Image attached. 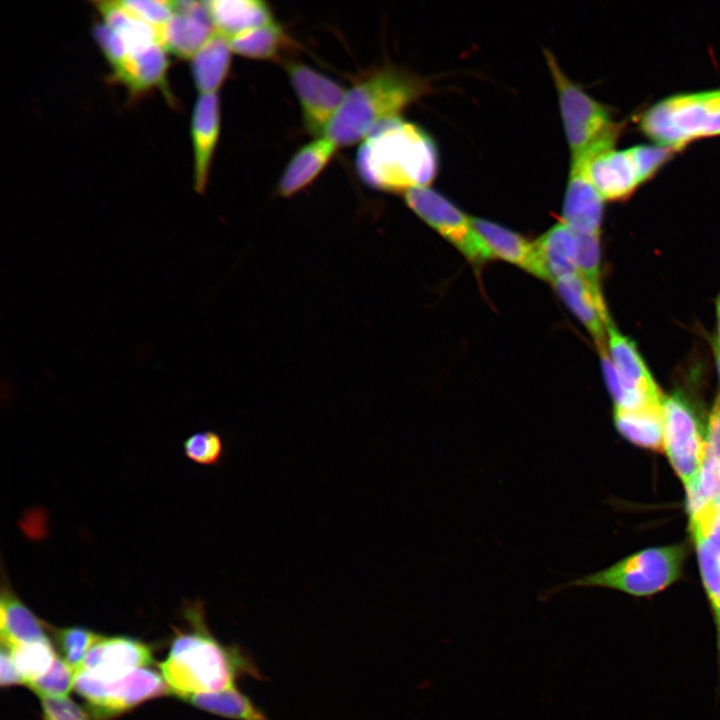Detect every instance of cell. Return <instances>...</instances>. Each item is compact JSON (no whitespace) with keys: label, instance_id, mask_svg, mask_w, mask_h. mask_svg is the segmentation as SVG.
<instances>
[{"label":"cell","instance_id":"1","mask_svg":"<svg viewBox=\"0 0 720 720\" xmlns=\"http://www.w3.org/2000/svg\"><path fill=\"white\" fill-rule=\"evenodd\" d=\"M195 629L179 634L172 642L161 674L170 693L190 696L217 692L235 686L243 677L262 679L253 660L239 647L225 646L207 630L201 603L187 607Z\"/></svg>","mask_w":720,"mask_h":720},{"label":"cell","instance_id":"2","mask_svg":"<svg viewBox=\"0 0 720 720\" xmlns=\"http://www.w3.org/2000/svg\"><path fill=\"white\" fill-rule=\"evenodd\" d=\"M356 170L369 187L404 192L429 187L438 171L433 139L418 125L401 117L377 126L357 150Z\"/></svg>","mask_w":720,"mask_h":720},{"label":"cell","instance_id":"3","mask_svg":"<svg viewBox=\"0 0 720 720\" xmlns=\"http://www.w3.org/2000/svg\"><path fill=\"white\" fill-rule=\"evenodd\" d=\"M428 88L426 80L411 72L379 69L347 90L324 136L337 147L354 145L380 124L400 117Z\"/></svg>","mask_w":720,"mask_h":720},{"label":"cell","instance_id":"4","mask_svg":"<svg viewBox=\"0 0 720 720\" xmlns=\"http://www.w3.org/2000/svg\"><path fill=\"white\" fill-rule=\"evenodd\" d=\"M638 126L654 144L678 152L694 141L720 136V88L665 97L639 115Z\"/></svg>","mask_w":720,"mask_h":720},{"label":"cell","instance_id":"5","mask_svg":"<svg viewBox=\"0 0 720 720\" xmlns=\"http://www.w3.org/2000/svg\"><path fill=\"white\" fill-rule=\"evenodd\" d=\"M560 107L571 158L594 156L615 147L623 130L609 107L590 96L562 70L549 50H544Z\"/></svg>","mask_w":720,"mask_h":720},{"label":"cell","instance_id":"6","mask_svg":"<svg viewBox=\"0 0 720 720\" xmlns=\"http://www.w3.org/2000/svg\"><path fill=\"white\" fill-rule=\"evenodd\" d=\"M686 553L685 545L645 549L606 569L550 589L545 596L578 587H602L634 596H650L679 579Z\"/></svg>","mask_w":720,"mask_h":720},{"label":"cell","instance_id":"7","mask_svg":"<svg viewBox=\"0 0 720 720\" xmlns=\"http://www.w3.org/2000/svg\"><path fill=\"white\" fill-rule=\"evenodd\" d=\"M677 152L658 144H643L571 159L585 162L587 175L604 201H622L654 177Z\"/></svg>","mask_w":720,"mask_h":720},{"label":"cell","instance_id":"8","mask_svg":"<svg viewBox=\"0 0 720 720\" xmlns=\"http://www.w3.org/2000/svg\"><path fill=\"white\" fill-rule=\"evenodd\" d=\"M74 689L100 719L119 715L146 700L170 693L162 674L147 667L111 681L77 670Z\"/></svg>","mask_w":720,"mask_h":720},{"label":"cell","instance_id":"9","mask_svg":"<svg viewBox=\"0 0 720 720\" xmlns=\"http://www.w3.org/2000/svg\"><path fill=\"white\" fill-rule=\"evenodd\" d=\"M407 206L426 224L458 249L474 266L492 259L482 238L474 229L470 216L450 200L429 187L404 193Z\"/></svg>","mask_w":720,"mask_h":720},{"label":"cell","instance_id":"10","mask_svg":"<svg viewBox=\"0 0 720 720\" xmlns=\"http://www.w3.org/2000/svg\"><path fill=\"white\" fill-rule=\"evenodd\" d=\"M664 452L685 487L700 476L707 441L695 412L678 393L663 400Z\"/></svg>","mask_w":720,"mask_h":720},{"label":"cell","instance_id":"11","mask_svg":"<svg viewBox=\"0 0 720 720\" xmlns=\"http://www.w3.org/2000/svg\"><path fill=\"white\" fill-rule=\"evenodd\" d=\"M607 353L619 383L617 392L612 396L614 408L632 409L663 402L665 396L636 345L621 334L611 320L607 324Z\"/></svg>","mask_w":720,"mask_h":720},{"label":"cell","instance_id":"12","mask_svg":"<svg viewBox=\"0 0 720 720\" xmlns=\"http://www.w3.org/2000/svg\"><path fill=\"white\" fill-rule=\"evenodd\" d=\"M286 71L300 103L305 129L314 136L325 135L347 90L338 82L302 63L289 62L286 64Z\"/></svg>","mask_w":720,"mask_h":720},{"label":"cell","instance_id":"13","mask_svg":"<svg viewBox=\"0 0 720 720\" xmlns=\"http://www.w3.org/2000/svg\"><path fill=\"white\" fill-rule=\"evenodd\" d=\"M215 32L205 1H174V13L158 28V37L167 52L192 58Z\"/></svg>","mask_w":720,"mask_h":720},{"label":"cell","instance_id":"14","mask_svg":"<svg viewBox=\"0 0 720 720\" xmlns=\"http://www.w3.org/2000/svg\"><path fill=\"white\" fill-rule=\"evenodd\" d=\"M152 662L151 649L145 643L124 636H103L88 651L77 670L111 681Z\"/></svg>","mask_w":720,"mask_h":720},{"label":"cell","instance_id":"15","mask_svg":"<svg viewBox=\"0 0 720 720\" xmlns=\"http://www.w3.org/2000/svg\"><path fill=\"white\" fill-rule=\"evenodd\" d=\"M603 203L587 175L585 162L571 159L561 221L575 233L600 236Z\"/></svg>","mask_w":720,"mask_h":720},{"label":"cell","instance_id":"16","mask_svg":"<svg viewBox=\"0 0 720 720\" xmlns=\"http://www.w3.org/2000/svg\"><path fill=\"white\" fill-rule=\"evenodd\" d=\"M220 134V100L218 93L200 94L191 120L194 153V187L203 193L209 178L213 155Z\"/></svg>","mask_w":720,"mask_h":720},{"label":"cell","instance_id":"17","mask_svg":"<svg viewBox=\"0 0 720 720\" xmlns=\"http://www.w3.org/2000/svg\"><path fill=\"white\" fill-rule=\"evenodd\" d=\"M560 298L593 337L598 352L607 349V324L611 320L604 299L575 274L552 283Z\"/></svg>","mask_w":720,"mask_h":720},{"label":"cell","instance_id":"18","mask_svg":"<svg viewBox=\"0 0 720 720\" xmlns=\"http://www.w3.org/2000/svg\"><path fill=\"white\" fill-rule=\"evenodd\" d=\"M471 223L487 246L492 259L516 265L534 276L546 280V275L534 242L490 220L470 217Z\"/></svg>","mask_w":720,"mask_h":720},{"label":"cell","instance_id":"19","mask_svg":"<svg viewBox=\"0 0 720 720\" xmlns=\"http://www.w3.org/2000/svg\"><path fill=\"white\" fill-rule=\"evenodd\" d=\"M337 148L326 136L302 146L283 170L278 193L290 197L309 186L331 161Z\"/></svg>","mask_w":720,"mask_h":720},{"label":"cell","instance_id":"20","mask_svg":"<svg viewBox=\"0 0 720 720\" xmlns=\"http://www.w3.org/2000/svg\"><path fill=\"white\" fill-rule=\"evenodd\" d=\"M2 646H15L49 640L42 621L18 598L3 574L0 599Z\"/></svg>","mask_w":720,"mask_h":720},{"label":"cell","instance_id":"21","mask_svg":"<svg viewBox=\"0 0 720 720\" xmlns=\"http://www.w3.org/2000/svg\"><path fill=\"white\" fill-rule=\"evenodd\" d=\"M215 31L231 39L274 22L271 8L259 0L205 1Z\"/></svg>","mask_w":720,"mask_h":720},{"label":"cell","instance_id":"22","mask_svg":"<svg viewBox=\"0 0 720 720\" xmlns=\"http://www.w3.org/2000/svg\"><path fill=\"white\" fill-rule=\"evenodd\" d=\"M166 52L160 42L130 50L124 61L113 69L114 74L135 93L162 86L168 70Z\"/></svg>","mask_w":720,"mask_h":720},{"label":"cell","instance_id":"23","mask_svg":"<svg viewBox=\"0 0 720 720\" xmlns=\"http://www.w3.org/2000/svg\"><path fill=\"white\" fill-rule=\"evenodd\" d=\"M546 280L552 283L578 274L576 267L577 238L560 221L534 241Z\"/></svg>","mask_w":720,"mask_h":720},{"label":"cell","instance_id":"24","mask_svg":"<svg viewBox=\"0 0 720 720\" xmlns=\"http://www.w3.org/2000/svg\"><path fill=\"white\" fill-rule=\"evenodd\" d=\"M663 402L632 409L614 408L619 433L642 448L664 452Z\"/></svg>","mask_w":720,"mask_h":720},{"label":"cell","instance_id":"25","mask_svg":"<svg viewBox=\"0 0 720 720\" xmlns=\"http://www.w3.org/2000/svg\"><path fill=\"white\" fill-rule=\"evenodd\" d=\"M231 56L229 39L217 32L193 55L192 75L200 94L217 93L229 73Z\"/></svg>","mask_w":720,"mask_h":720},{"label":"cell","instance_id":"26","mask_svg":"<svg viewBox=\"0 0 720 720\" xmlns=\"http://www.w3.org/2000/svg\"><path fill=\"white\" fill-rule=\"evenodd\" d=\"M103 22L125 41L128 52L160 42L158 29L135 17L118 1H95Z\"/></svg>","mask_w":720,"mask_h":720},{"label":"cell","instance_id":"27","mask_svg":"<svg viewBox=\"0 0 720 720\" xmlns=\"http://www.w3.org/2000/svg\"><path fill=\"white\" fill-rule=\"evenodd\" d=\"M186 701L201 710L233 720H270L236 687L193 695Z\"/></svg>","mask_w":720,"mask_h":720},{"label":"cell","instance_id":"28","mask_svg":"<svg viewBox=\"0 0 720 720\" xmlns=\"http://www.w3.org/2000/svg\"><path fill=\"white\" fill-rule=\"evenodd\" d=\"M288 40L282 27L272 22L229 39V44L233 53L243 57L272 60L280 57L288 46Z\"/></svg>","mask_w":720,"mask_h":720},{"label":"cell","instance_id":"29","mask_svg":"<svg viewBox=\"0 0 720 720\" xmlns=\"http://www.w3.org/2000/svg\"><path fill=\"white\" fill-rule=\"evenodd\" d=\"M8 649L27 686L44 675L57 658L49 640L21 644Z\"/></svg>","mask_w":720,"mask_h":720},{"label":"cell","instance_id":"30","mask_svg":"<svg viewBox=\"0 0 720 720\" xmlns=\"http://www.w3.org/2000/svg\"><path fill=\"white\" fill-rule=\"evenodd\" d=\"M690 530L697 548L703 585L717 623L720 621V555L702 532Z\"/></svg>","mask_w":720,"mask_h":720},{"label":"cell","instance_id":"31","mask_svg":"<svg viewBox=\"0 0 720 720\" xmlns=\"http://www.w3.org/2000/svg\"><path fill=\"white\" fill-rule=\"evenodd\" d=\"M575 235L577 238L576 267L578 274L589 284L596 295L603 298L600 283V236L580 233H575Z\"/></svg>","mask_w":720,"mask_h":720},{"label":"cell","instance_id":"32","mask_svg":"<svg viewBox=\"0 0 720 720\" xmlns=\"http://www.w3.org/2000/svg\"><path fill=\"white\" fill-rule=\"evenodd\" d=\"M102 637L100 634L78 626L62 628L56 633L63 660L75 670L80 666L92 646Z\"/></svg>","mask_w":720,"mask_h":720},{"label":"cell","instance_id":"33","mask_svg":"<svg viewBox=\"0 0 720 720\" xmlns=\"http://www.w3.org/2000/svg\"><path fill=\"white\" fill-rule=\"evenodd\" d=\"M76 670L61 658H56L51 668L29 687L39 697L67 698L74 688Z\"/></svg>","mask_w":720,"mask_h":720},{"label":"cell","instance_id":"34","mask_svg":"<svg viewBox=\"0 0 720 720\" xmlns=\"http://www.w3.org/2000/svg\"><path fill=\"white\" fill-rule=\"evenodd\" d=\"M185 456L202 466H216L224 456L222 437L214 431H201L191 434L183 442Z\"/></svg>","mask_w":720,"mask_h":720},{"label":"cell","instance_id":"35","mask_svg":"<svg viewBox=\"0 0 720 720\" xmlns=\"http://www.w3.org/2000/svg\"><path fill=\"white\" fill-rule=\"evenodd\" d=\"M118 2L135 17L157 29L163 26L174 13V1L122 0Z\"/></svg>","mask_w":720,"mask_h":720},{"label":"cell","instance_id":"36","mask_svg":"<svg viewBox=\"0 0 720 720\" xmlns=\"http://www.w3.org/2000/svg\"><path fill=\"white\" fill-rule=\"evenodd\" d=\"M93 35L112 68L118 67L128 54L123 38L104 22L94 26Z\"/></svg>","mask_w":720,"mask_h":720},{"label":"cell","instance_id":"37","mask_svg":"<svg viewBox=\"0 0 720 720\" xmlns=\"http://www.w3.org/2000/svg\"><path fill=\"white\" fill-rule=\"evenodd\" d=\"M43 720H89L87 714L67 698L39 697Z\"/></svg>","mask_w":720,"mask_h":720},{"label":"cell","instance_id":"38","mask_svg":"<svg viewBox=\"0 0 720 720\" xmlns=\"http://www.w3.org/2000/svg\"><path fill=\"white\" fill-rule=\"evenodd\" d=\"M707 455L720 458V392L718 393L708 422L706 435Z\"/></svg>","mask_w":720,"mask_h":720},{"label":"cell","instance_id":"39","mask_svg":"<svg viewBox=\"0 0 720 720\" xmlns=\"http://www.w3.org/2000/svg\"><path fill=\"white\" fill-rule=\"evenodd\" d=\"M0 683L1 686L25 684L18 672L8 648L2 646L0 656Z\"/></svg>","mask_w":720,"mask_h":720},{"label":"cell","instance_id":"40","mask_svg":"<svg viewBox=\"0 0 720 720\" xmlns=\"http://www.w3.org/2000/svg\"><path fill=\"white\" fill-rule=\"evenodd\" d=\"M714 349H715L716 368H717L719 384H720V337H717L715 345H714Z\"/></svg>","mask_w":720,"mask_h":720},{"label":"cell","instance_id":"41","mask_svg":"<svg viewBox=\"0 0 720 720\" xmlns=\"http://www.w3.org/2000/svg\"><path fill=\"white\" fill-rule=\"evenodd\" d=\"M716 323H717V337H720V294L716 303Z\"/></svg>","mask_w":720,"mask_h":720},{"label":"cell","instance_id":"42","mask_svg":"<svg viewBox=\"0 0 720 720\" xmlns=\"http://www.w3.org/2000/svg\"><path fill=\"white\" fill-rule=\"evenodd\" d=\"M716 627H717L718 647H719V650H720V621H718V622L716 623Z\"/></svg>","mask_w":720,"mask_h":720},{"label":"cell","instance_id":"43","mask_svg":"<svg viewBox=\"0 0 720 720\" xmlns=\"http://www.w3.org/2000/svg\"><path fill=\"white\" fill-rule=\"evenodd\" d=\"M719 469H720V458H719Z\"/></svg>","mask_w":720,"mask_h":720}]
</instances>
